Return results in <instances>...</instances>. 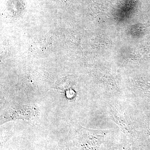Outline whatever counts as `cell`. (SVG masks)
<instances>
[{
	"label": "cell",
	"mask_w": 150,
	"mask_h": 150,
	"mask_svg": "<svg viewBox=\"0 0 150 150\" xmlns=\"http://www.w3.org/2000/svg\"><path fill=\"white\" fill-rule=\"evenodd\" d=\"M66 150H69V148H68V147H67V149H66Z\"/></svg>",
	"instance_id": "1"
}]
</instances>
